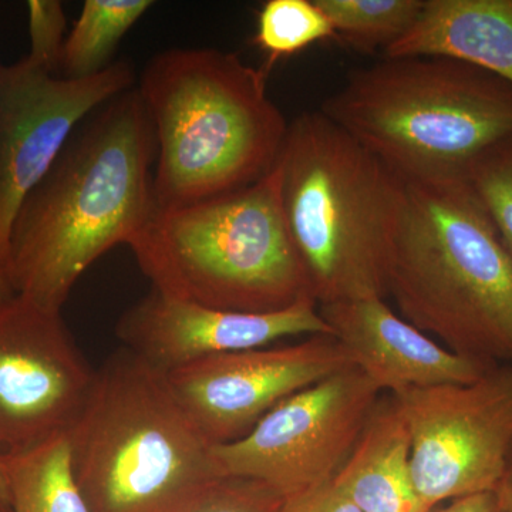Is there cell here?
<instances>
[{"mask_svg":"<svg viewBox=\"0 0 512 512\" xmlns=\"http://www.w3.org/2000/svg\"><path fill=\"white\" fill-rule=\"evenodd\" d=\"M156 160L137 87L93 111L13 220L6 271L15 292L62 312L80 276L110 249L128 247L156 211Z\"/></svg>","mask_w":512,"mask_h":512,"instance_id":"6da1fadb","label":"cell"},{"mask_svg":"<svg viewBox=\"0 0 512 512\" xmlns=\"http://www.w3.org/2000/svg\"><path fill=\"white\" fill-rule=\"evenodd\" d=\"M268 73L212 47H175L147 63L137 89L156 134L158 208L218 197L274 170L289 123L269 97Z\"/></svg>","mask_w":512,"mask_h":512,"instance_id":"7a4b0ae2","label":"cell"},{"mask_svg":"<svg viewBox=\"0 0 512 512\" xmlns=\"http://www.w3.org/2000/svg\"><path fill=\"white\" fill-rule=\"evenodd\" d=\"M386 292L451 352L512 363V261L467 180L404 183Z\"/></svg>","mask_w":512,"mask_h":512,"instance_id":"3957f363","label":"cell"},{"mask_svg":"<svg viewBox=\"0 0 512 512\" xmlns=\"http://www.w3.org/2000/svg\"><path fill=\"white\" fill-rule=\"evenodd\" d=\"M319 110L404 183L466 180L512 137V84L448 57H383Z\"/></svg>","mask_w":512,"mask_h":512,"instance_id":"277c9868","label":"cell"},{"mask_svg":"<svg viewBox=\"0 0 512 512\" xmlns=\"http://www.w3.org/2000/svg\"><path fill=\"white\" fill-rule=\"evenodd\" d=\"M281 205L319 306L386 298L404 181L320 110L289 123Z\"/></svg>","mask_w":512,"mask_h":512,"instance_id":"5b68a950","label":"cell"},{"mask_svg":"<svg viewBox=\"0 0 512 512\" xmlns=\"http://www.w3.org/2000/svg\"><path fill=\"white\" fill-rule=\"evenodd\" d=\"M67 441L92 512H185L225 478L165 373L124 348L96 370Z\"/></svg>","mask_w":512,"mask_h":512,"instance_id":"8992f818","label":"cell"},{"mask_svg":"<svg viewBox=\"0 0 512 512\" xmlns=\"http://www.w3.org/2000/svg\"><path fill=\"white\" fill-rule=\"evenodd\" d=\"M128 248L154 291L180 301L272 313L315 299L286 227L278 163L248 187L157 207Z\"/></svg>","mask_w":512,"mask_h":512,"instance_id":"52a82bcc","label":"cell"},{"mask_svg":"<svg viewBox=\"0 0 512 512\" xmlns=\"http://www.w3.org/2000/svg\"><path fill=\"white\" fill-rule=\"evenodd\" d=\"M383 393L357 367L293 394L247 436L214 446L222 477L258 481L292 500L332 483Z\"/></svg>","mask_w":512,"mask_h":512,"instance_id":"ba28073f","label":"cell"},{"mask_svg":"<svg viewBox=\"0 0 512 512\" xmlns=\"http://www.w3.org/2000/svg\"><path fill=\"white\" fill-rule=\"evenodd\" d=\"M393 397L409 427L413 484L427 510L494 493L512 447V363L476 382Z\"/></svg>","mask_w":512,"mask_h":512,"instance_id":"9c48e42d","label":"cell"},{"mask_svg":"<svg viewBox=\"0 0 512 512\" xmlns=\"http://www.w3.org/2000/svg\"><path fill=\"white\" fill-rule=\"evenodd\" d=\"M96 370L60 311L25 296L0 302V454L67 436L92 392Z\"/></svg>","mask_w":512,"mask_h":512,"instance_id":"30bf717a","label":"cell"},{"mask_svg":"<svg viewBox=\"0 0 512 512\" xmlns=\"http://www.w3.org/2000/svg\"><path fill=\"white\" fill-rule=\"evenodd\" d=\"M134 82L124 60L80 80L57 76L29 56L0 62V261L5 269L10 229L26 195L76 128L107 101L133 89Z\"/></svg>","mask_w":512,"mask_h":512,"instance_id":"8fae6325","label":"cell"},{"mask_svg":"<svg viewBox=\"0 0 512 512\" xmlns=\"http://www.w3.org/2000/svg\"><path fill=\"white\" fill-rule=\"evenodd\" d=\"M350 367L335 336L313 335L295 345L207 357L165 377L205 439L220 446L247 436L288 397Z\"/></svg>","mask_w":512,"mask_h":512,"instance_id":"7c38bea8","label":"cell"},{"mask_svg":"<svg viewBox=\"0 0 512 512\" xmlns=\"http://www.w3.org/2000/svg\"><path fill=\"white\" fill-rule=\"evenodd\" d=\"M116 335L124 349L168 373L207 357L265 348L292 336L333 333L315 299L279 312L241 313L180 301L151 289L121 315Z\"/></svg>","mask_w":512,"mask_h":512,"instance_id":"4fadbf2b","label":"cell"},{"mask_svg":"<svg viewBox=\"0 0 512 512\" xmlns=\"http://www.w3.org/2000/svg\"><path fill=\"white\" fill-rule=\"evenodd\" d=\"M319 312L353 365L383 394L476 382L493 369L444 348L397 315L382 296L330 303Z\"/></svg>","mask_w":512,"mask_h":512,"instance_id":"5bb4252c","label":"cell"},{"mask_svg":"<svg viewBox=\"0 0 512 512\" xmlns=\"http://www.w3.org/2000/svg\"><path fill=\"white\" fill-rule=\"evenodd\" d=\"M436 56L512 84V0H424L413 28L383 57Z\"/></svg>","mask_w":512,"mask_h":512,"instance_id":"9a60e30c","label":"cell"},{"mask_svg":"<svg viewBox=\"0 0 512 512\" xmlns=\"http://www.w3.org/2000/svg\"><path fill=\"white\" fill-rule=\"evenodd\" d=\"M412 441L399 403L383 394L333 483L362 512H430L412 478Z\"/></svg>","mask_w":512,"mask_h":512,"instance_id":"2e32d148","label":"cell"},{"mask_svg":"<svg viewBox=\"0 0 512 512\" xmlns=\"http://www.w3.org/2000/svg\"><path fill=\"white\" fill-rule=\"evenodd\" d=\"M3 457L10 512H92L73 476L67 436Z\"/></svg>","mask_w":512,"mask_h":512,"instance_id":"e0dca14e","label":"cell"},{"mask_svg":"<svg viewBox=\"0 0 512 512\" xmlns=\"http://www.w3.org/2000/svg\"><path fill=\"white\" fill-rule=\"evenodd\" d=\"M153 5L151 0H86L64 39L57 74L80 80L106 70L121 39Z\"/></svg>","mask_w":512,"mask_h":512,"instance_id":"ac0fdd59","label":"cell"},{"mask_svg":"<svg viewBox=\"0 0 512 512\" xmlns=\"http://www.w3.org/2000/svg\"><path fill=\"white\" fill-rule=\"evenodd\" d=\"M336 39L362 53L383 52L419 19L424 0H316Z\"/></svg>","mask_w":512,"mask_h":512,"instance_id":"d6986e66","label":"cell"},{"mask_svg":"<svg viewBox=\"0 0 512 512\" xmlns=\"http://www.w3.org/2000/svg\"><path fill=\"white\" fill-rule=\"evenodd\" d=\"M336 39L332 23L316 0H268L256 19L252 45L268 56L266 70L315 43Z\"/></svg>","mask_w":512,"mask_h":512,"instance_id":"ffe728a7","label":"cell"},{"mask_svg":"<svg viewBox=\"0 0 512 512\" xmlns=\"http://www.w3.org/2000/svg\"><path fill=\"white\" fill-rule=\"evenodd\" d=\"M466 180L512 261V137L484 154Z\"/></svg>","mask_w":512,"mask_h":512,"instance_id":"44dd1931","label":"cell"},{"mask_svg":"<svg viewBox=\"0 0 512 512\" xmlns=\"http://www.w3.org/2000/svg\"><path fill=\"white\" fill-rule=\"evenodd\" d=\"M284 505L281 495L258 481L225 477L185 512H282Z\"/></svg>","mask_w":512,"mask_h":512,"instance_id":"7402d4cb","label":"cell"},{"mask_svg":"<svg viewBox=\"0 0 512 512\" xmlns=\"http://www.w3.org/2000/svg\"><path fill=\"white\" fill-rule=\"evenodd\" d=\"M30 59L59 73L60 56L66 32V16L57 0H30ZM59 76V74H57Z\"/></svg>","mask_w":512,"mask_h":512,"instance_id":"603a6c76","label":"cell"},{"mask_svg":"<svg viewBox=\"0 0 512 512\" xmlns=\"http://www.w3.org/2000/svg\"><path fill=\"white\" fill-rule=\"evenodd\" d=\"M282 512H362L335 483L286 500Z\"/></svg>","mask_w":512,"mask_h":512,"instance_id":"cb8c5ba5","label":"cell"},{"mask_svg":"<svg viewBox=\"0 0 512 512\" xmlns=\"http://www.w3.org/2000/svg\"><path fill=\"white\" fill-rule=\"evenodd\" d=\"M430 512H433L431 510ZM434 512H503L495 493L470 495L450 501V504Z\"/></svg>","mask_w":512,"mask_h":512,"instance_id":"d4e9b609","label":"cell"},{"mask_svg":"<svg viewBox=\"0 0 512 512\" xmlns=\"http://www.w3.org/2000/svg\"><path fill=\"white\" fill-rule=\"evenodd\" d=\"M501 511L512 512V447L505 463L503 477L494 491Z\"/></svg>","mask_w":512,"mask_h":512,"instance_id":"484cf974","label":"cell"},{"mask_svg":"<svg viewBox=\"0 0 512 512\" xmlns=\"http://www.w3.org/2000/svg\"><path fill=\"white\" fill-rule=\"evenodd\" d=\"M0 508L9 510V483L6 473L5 457L0 454Z\"/></svg>","mask_w":512,"mask_h":512,"instance_id":"4316f807","label":"cell"},{"mask_svg":"<svg viewBox=\"0 0 512 512\" xmlns=\"http://www.w3.org/2000/svg\"><path fill=\"white\" fill-rule=\"evenodd\" d=\"M13 295H16L15 289L10 284L8 272L0 261V302L12 298Z\"/></svg>","mask_w":512,"mask_h":512,"instance_id":"83f0119b","label":"cell"},{"mask_svg":"<svg viewBox=\"0 0 512 512\" xmlns=\"http://www.w3.org/2000/svg\"><path fill=\"white\" fill-rule=\"evenodd\" d=\"M0 512H10L8 510H3V508H0Z\"/></svg>","mask_w":512,"mask_h":512,"instance_id":"f1b7e54d","label":"cell"}]
</instances>
